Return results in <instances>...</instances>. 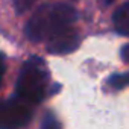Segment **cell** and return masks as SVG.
<instances>
[{"label":"cell","instance_id":"obj_1","mask_svg":"<svg viewBox=\"0 0 129 129\" xmlns=\"http://www.w3.org/2000/svg\"><path fill=\"white\" fill-rule=\"evenodd\" d=\"M78 20V11L69 3H46L29 18L24 32L32 41H44Z\"/></svg>","mask_w":129,"mask_h":129},{"label":"cell","instance_id":"obj_2","mask_svg":"<svg viewBox=\"0 0 129 129\" xmlns=\"http://www.w3.org/2000/svg\"><path fill=\"white\" fill-rule=\"evenodd\" d=\"M49 81L50 76L46 69V62L38 56L29 58L23 64L18 75L17 87H15L17 97H20L21 100L30 105L40 103L47 96Z\"/></svg>","mask_w":129,"mask_h":129},{"label":"cell","instance_id":"obj_3","mask_svg":"<svg viewBox=\"0 0 129 129\" xmlns=\"http://www.w3.org/2000/svg\"><path fill=\"white\" fill-rule=\"evenodd\" d=\"M32 117L30 103L17 99L0 100V127H20Z\"/></svg>","mask_w":129,"mask_h":129},{"label":"cell","instance_id":"obj_4","mask_svg":"<svg viewBox=\"0 0 129 129\" xmlns=\"http://www.w3.org/2000/svg\"><path fill=\"white\" fill-rule=\"evenodd\" d=\"M47 41H49L47 50L50 53L64 55V53H70L75 49H78V46L81 43V37L76 29H73L72 26H67L62 30L56 32L53 37H50Z\"/></svg>","mask_w":129,"mask_h":129},{"label":"cell","instance_id":"obj_5","mask_svg":"<svg viewBox=\"0 0 129 129\" xmlns=\"http://www.w3.org/2000/svg\"><path fill=\"white\" fill-rule=\"evenodd\" d=\"M114 27L120 35L129 37V2L118 6L112 15Z\"/></svg>","mask_w":129,"mask_h":129},{"label":"cell","instance_id":"obj_6","mask_svg":"<svg viewBox=\"0 0 129 129\" xmlns=\"http://www.w3.org/2000/svg\"><path fill=\"white\" fill-rule=\"evenodd\" d=\"M109 85L111 87H114V88H117V90H120V88H123V87H126V85H129V73H126V75H114V76H111L109 78Z\"/></svg>","mask_w":129,"mask_h":129},{"label":"cell","instance_id":"obj_7","mask_svg":"<svg viewBox=\"0 0 129 129\" xmlns=\"http://www.w3.org/2000/svg\"><path fill=\"white\" fill-rule=\"evenodd\" d=\"M12 3H14V8H15L17 14H21V12L27 11L35 3V0H12Z\"/></svg>","mask_w":129,"mask_h":129},{"label":"cell","instance_id":"obj_8","mask_svg":"<svg viewBox=\"0 0 129 129\" xmlns=\"http://www.w3.org/2000/svg\"><path fill=\"white\" fill-rule=\"evenodd\" d=\"M5 69H6V66H5V59H3L2 55H0V84H2V79H3V75H5Z\"/></svg>","mask_w":129,"mask_h":129},{"label":"cell","instance_id":"obj_9","mask_svg":"<svg viewBox=\"0 0 129 129\" xmlns=\"http://www.w3.org/2000/svg\"><path fill=\"white\" fill-rule=\"evenodd\" d=\"M97 2H99V3H100L103 8H105V6H109V5L114 2V0H97Z\"/></svg>","mask_w":129,"mask_h":129}]
</instances>
